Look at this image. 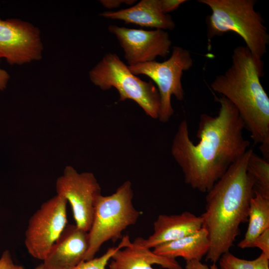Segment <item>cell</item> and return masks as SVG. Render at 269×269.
Returning <instances> with one entry per match:
<instances>
[{"instance_id":"obj_1","label":"cell","mask_w":269,"mask_h":269,"mask_svg":"<svg viewBox=\"0 0 269 269\" xmlns=\"http://www.w3.org/2000/svg\"><path fill=\"white\" fill-rule=\"evenodd\" d=\"M220 108L215 117L202 114L194 144L188 123H180L171 146V154L180 167L185 182L207 192L229 168L249 149L243 134L244 125L235 107L225 97L217 99Z\"/></svg>"},{"instance_id":"obj_2","label":"cell","mask_w":269,"mask_h":269,"mask_svg":"<svg viewBox=\"0 0 269 269\" xmlns=\"http://www.w3.org/2000/svg\"><path fill=\"white\" fill-rule=\"evenodd\" d=\"M252 150L249 149L207 192L205 211L200 216L210 241L206 261L216 263L229 252L240 234V225L248 220L254 196L253 181L247 171Z\"/></svg>"},{"instance_id":"obj_3","label":"cell","mask_w":269,"mask_h":269,"mask_svg":"<svg viewBox=\"0 0 269 269\" xmlns=\"http://www.w3.org/2000/svg\"><path fill=\"white\" fill-rule=\"evenodd\" d=\"M262 77L249 49L238 46L231 66L215 78L210 87L235 107L254 143L260 145L263 157L269 159V98Z\"/></svg>"},{"instance_id":"obj_4","label":"cell","mask_w":269,"mask_h":269,"mask_svg":"<svg viewBox=\"0 0 269 269\" xmlns=\"http://www.w3.org/2000/svg\"><path fill=\"white\" fill-rule=\"evenodd\" d=\"M208 6L207 16L208 42L217 36L234 32L244 40L255 65L263 76L264 62L269 43V35L261 14L255 9V0H199Z\"/></svg>"},{"instance_id":"obj_5","label":"cell","mask_w":269,"mask_h":269,"mask_svg":"<svg viewBox=\"0 0 269 269\" xmlns=\"http://www.w3.org/2000/svg\"><path fill=\"white\" fill-rule=\"evenodd\" d=\"M133 196L132 183L127 181L114 193L99 197L88 232L89 247L85 261L95 258L105 242L122 238L123 232L136 223L142 212L134 207Z\"/></svg>"},{"instance_id":"obj_6","label":"cell","mask_w":269,"mask_h":269,"mask_svg":"<svg viewBox=\"0 0 269 269\" xmlns=\"http://www.w3.org/2000/svg\"><path fill=\"white\" fill-rule=\"evenodd\" d=\"M89 77L102 90L116 88L120 94L119 101L132 100L146 115L158 118L160 99L158 89L152 81H143L132 73L116 53H106L90 71Z\"/></svg>"},{"instance_id":"obj_7","label":"cell","mask_w":269,"mask_h":269,"mask_svg":"<svg viewBox=\"0 0 269 269\" xmlns=\"http://www.w3.org/2000/svg\"><path fill=\"white\" fill-rule=\"evenodd\" d=\"M190 52L180 46H173L170 57L159 62L155 61L128 66L134 75H144L157 85L160 99L158 119L167 122L173 114L171 99L174 96L182 101L184 92L181 83L182 75L193 66Z\"/></svg>"},{"instance_id":"obj_8","label":"cell","mask_w":269,"mask_h":269,"mask_svg":"<svg viewBox=\"0 0 269 269\" xmlns=\"http://www.w3.org/2000/svg\"><path fill=\"white\" fill-rule=\"evenodd\" d=\"M67 203L56 195L43 203L29 218L24 244L33 258L43 261L67 225Z\"/></svg>"},{"instance_id":"obj_9","label":"cell","mask_w":269,"mask_h":269,"mask_svg":"<svg viewBox=\"0 0 269 269\" xmlns=\"http://www.w3.org/2000/svg\"><path fill=\"white\" fill-rule=\"evenodd\" d=\"M57 195L64 197L71 206L75 225L89 232L93 219L96 205L101 195V187L91 172L78 173L67 166L56 182Z\"/></svg>"},{"instance_id":"obj_10","label":"cell","mask_w":269,"mask_h":269,"mask_svg":"<svg viewBox=\"0 0 269 269\" xmlns=\"http://www.w3.org/2000/svg\"><path fill=\"white\" fill-rule=\"evenodd\" d=\"M108 29L123 49L129 66L154 61L157 56L165 57L169 53L172 42L165 30H144L114 24L109 25Z\"/></svg>"},{"instance_id":"obj_11","label":"cell","mask_w":269,"mask_h":269,"mask_svg":"<svg viewBox=\"0 0 269 269\" xmlns=\"http://www.w3.org/2000/svg\"><path fill=\"white\" fill-rule=\"evenodd\" d=\"M39 30L17 19L0 18V58L10 64H22L41 57Z\"/></svg>"},{"instance_id":"obj_12","label":"cell","mask_w":269,"mask_h":269,"mask_svg":"<svg viewBox=\"0 0 269 269\" xmlns=\"http://www.w3.org/2000/svg\"><path fill=\"white\" fill-rule=\"evenodd\" d=\"M88 232L67 224L43 261L45 269H72L85 261Z\"/></svg>"},{"instance_id":"obj_13","label":"cell","mask_w":269,"mask_h":269,"mask_svg":"<svg viewBox=\"0 0 269 269\" xmlns=\"http://www.w3.org/2000/svg\"><path fill=\"white\" fill-rule=\"evenodd\" d=\"M201 216L186 211L174 215L160 214L153 223V232L146 239L135 241L149 249L192 234L202 228Z\"/></svg>"},{"instance_id":"obj_14","label":"cell","mask_w":269,"mask_h":269,"mask_svg":"<svg viewBox=\"0 0 269 269\" xmlns=\"http://www.w3.org/2000/svg\"><path fill=\"white\" fill-rule=\"evenodd\" d=\"M99 15L155 29L171 30L175 27L171 16L161 10L159 0H141L130 7L118 11H106Z\"/></svg>"},{"instance_id":"obj_15","label":"cell","mask_w":269,"mask_h":269,"mask_svg":"<svg viewBox=\"0 0 269 269\" xmlns=\"http://www.w3.org/2000/svg\"><path fill=\"white\" fill-rule=\"evenodd\" d=\"M109 263V269H157L153 265L166 269H183L175 259L157 255L135 240L116 251Z\"/></svg>"},{"instance_id":"obj_16","label":"cell","mask_w":269,"mask_h":269,"mask_svg":"<svg viewBox=\"0 0 269 269\" xmlns=\"http://www.w3.org/2000/svg\"><path fill=\"white\" fill-rule=\"evenodd\" d=\"M210 249L208 233L204 228L190 235L161 244L153 249L155 254L175 259L182 257L186 261L199 260Z\"/></svg>"},{"instance_id":"obj_17","label":"cell","mask_w":269,"mask_h":269,"mask_svg":"<svg viewBox=\"0 0 269 269\" xmlns=\"http://www.w3.org/2000/svg\"><path fill=\"white\" fill-rule=\"evenodd\" d=\"M248 229L238 244L241 249L252 248L256 239L269 228V199L255 193L251 198L249 210Z\"/></svg>"},{"instance_id":"obj_18","label":"cell","mask_w":269,"mask_h":269,"mask_svg":"<svg viewBox=\"0 0 269 269\" xmlns=\"http://www.w3.org/2000/svg\"><path fill=\"white\" fill-rule=\"evenodd\" d=\"M247 171L253 181L254 194L269 199V159L259 156L252 149L248 160Z\"/></svg>"},{"instance_id":"obj_19","label":"cell","mask_w":269,"mask_h":269,"mask_svg":"<svg viewBox=\"0 0 269 269\" xmlns=\"http://www.w3.org/2000/svg\"><path fill=\"white\" fill-rule=\"evenodd\" d=\"M220 269H269V257L261 254L253 260L239 258L227 252L219 259Z\"/></svg>"},{"instance_id":"obj_20","label":"cell","mask_w":269,"mask_h":269,"mask_svg":"<svg viewBox=\"0 0 269 269\" xmlns=\"http://www.w3.org/2000/svg\"><path fill=\"white\" fill-rule=\"evenodd\" d=\"M131 242L129 236H124L117 247L110 248L101 256L85 261L72 269H106L107 265L114 253L118 250L128 246Z\"/></svg>"},{"instance_id":"obj_21","label":"cell","mask_w":269,"mask_h":269,"mask_svg":"<svg viewBox=\"0 0 269 269\" xmlns=\"http://www.w3.org/2000/svg\"><path fill=\"white\" fill-rule=\"evenodd\" d=\"M259 248L262 253L269 257V228L259 235L253 243L252 248Z\"/></svg>"},{"instance_id":"obj_22","label":"cell","mask_w":269,"mask_h":269,"mask_svg":"<svg viewBox=\"0 0 269 269\" xmlns=\"http://www.w3.org/2000/svg\"><path fill=\"white\" fill-rule=\"evenodd\" d=\"M0 269H24L22 266L15 264L8 250L3 252L0 257Z\"/></svg>"},{"instance_id":"obj_23","label":"cell","mask_w":269,"mask_h":269,"mask_svg":"<svg viewBox=\"0 0 269 269\" xmlns=\"http://www.w3.org/2000/svg\"><path fill=\"white\" fill-rule=\"evenodd\" d=\"M186 1L185 0H159L161 10L165 14L176 10Z\"/></svg>"},{"instance_id":"obj_24","label":"cell","mask_w":269,"mask_h":269,"mask_svg":"<svg viewBox=\"0 0 269 269\" xmlns=\"http://www.w3.org/2000/svg\"><path fill=\"white\" fill-rule=\"evenodd\" d=\"M136 0H101L100 2L102 5L108 9H112L119 7L122 4L125 3L132 5Z\"/></svg>"},{"instance_id":"obj_25","label":"cell","mask_w":269,"mask_h":269,"mask_svg":"<svg viewBox=\"0 0 269 269\" xmlns=\"http://www.w3.org/2000/svg\"><path fill=\"white\" fill-rule=\"evenodd\" d=\"M185 269H218L216 263H213L208 267L207 265L202 263L199 260H190L186 261Z\"/></svg>"},{"instance_id":"obj_26","label":"cell","mask_w":269,"mask_h":269,"mask_svg":"<svg viewBox=\"0 0 269 269\" xmlns=\"http://www.w3.org/2000/svg\"><path fill=\"white\" fill-rule=\"evenodd\" d=\"M9 79V76L7 72L0 68V90H3L6 88Z\"/></svg>"},{"instance_id":"obj_27","label":"cell","mask_w":269,"mask_h":269,"mask_svg":"<svg viewBox=\"0 0 269 269\" xmlns=\"http://www.w3.org/2000/svg\"><path fill=\"white\" fill-rule=\"evenodd\" d=\"M34 269H45L43 264H41L40 265H38L36 267H35Z\"/></svg>"}]
</instances>
